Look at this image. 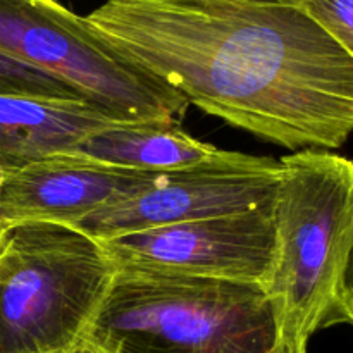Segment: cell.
I'll use <instances>...</instances> for the list:
<instances>
[{
	"label": "cell",
	"instance_id": "6da1fadb",
	"mask_svg": "<svg viewBox=\"0 0 353 353\" xmlns=\"http://www.w3.org/2000/svg\"><path fill=\"white\" fill-rule=\"evenodd\" d=\"M85 19L188 103L261 140L331 152L353 133V59L300 7L107 0Z\"/></svg>",
	"mask_w": 353,
	"mask_h": 353
},
{
	"label": "cell",
	"instance_id": "7a4b0ae2",
	"mask_svg": "<svg viewBox=\"0 0 353 353\" xmlns=\"http://www.w3.org/2000/svg\"><path fill=\"white\" fill-rule=\"evenodd\" d=\"M276 245L265 293L278 341L295 353L336 324L341 274L353 245V161L330 150H300L279 161Z\"/></svg>",
	"mask_w": 353,
	"mask_h": 353
},
{
	"label": "cell",
	"instance_id": "3957f363",
	"mask_svg": "<svg viewBox=\"0 0 353 353\" xmlns=\"http://www.w3.org/2000/svg\"><path fill=\"white\" fill-rule=\"evenodd\" d=\"M85 340L105 353H269L278 319L261 285L116 269Z\"/></svg>",
	"mask_w": 353,
	"mask_h": 353
},
{
	"label": "cell",
	"instance_id": "277c9868",
	"mask_svg": "<svg viewBox=\"0 0 353 353\" xmlns=\"http://www.w3.org/2000/svg\"><path fill=\"white\" fill-rule=\"evenodd\" d=\"M116 268L95 238L24 223L0 231V353H61L99 312Z\"/></svg>",
	"mask_w": 353,
	"mask_h": 353
},
{
	"label": "cell",
	"instance_id": "5b68a950",
	"mask_svg": "<svg viewBox=\"0 0 353 353\" xmlns=\"http://www.w3.org/2000/svg\"><path fill=\"white\" fill-rule=\"evenodd\" d=\"M0 52L74 86L123 123L178 121L190 105L57 0H0Z\"/></svg>",
	"mask_w": 353,
	"mask_h": 353
},
{
	"label": "cell",
	"instance_id": "8992f818",
	"mask_svg": "<svg viewBox=\"0 0 353 353\" xmlns=\"http://www.w3.org/2000/svg\"><path fill=\"white\" fill-rule=\"evenodd\" d=\"M279 171V161L226 150L216 161L162 172L157 181L100 207L71 228L100 241L248 212L274 200Z\"/></svg>",
	"mask_w": 353,
	"mask_h": 353
},
{
	"label": "cell",
	"instance_id": "52a82bcc",
	"mask_svg": "<svg viewBox=\"0 0 353 353\" xmlns=\"http://www.w3.org/2000/svg\"><path fill=\"white\" fill-rule=\"evenodd\" d=\"M116 269L254 283L274 259V200L241 214L190 221L100 240Z\"/></svg>",
	"mask_w": 353,
	"mask_h": 353
},
{
	"label": "cell",
	"instance_id": "ba28073f",
	"mask_svg": "<svg viewBox=\"0 0 353 353\" xmlns=\"http://www.w3.org/2000/svg\"><path fill=\"white\" fill-rule=\"evenodd\" d=\"M161 174L112 168L72 154L7 171L0 190V231L24 223L74 226Z\"/></svg>",
	"mask_w": 353,
	"mask_h": 353
},
{
	"label": "cell",
	"instance_id": "9c48e42d",
	"mask_svg": "<svg viewBox=\"0 0 353 353\" xmlns=\"http://www.w3.org/2000/svg\"><path fill=\"white\" fill-rule=\"evenodd\" d=\"M123 123L88 100L0 93V168L16 171L71 154L90 133Z\"/></svg>",
	"mask_w": 353,
	"mask_h": 353
},
{
	"label": "cell",
	"instance_id": "30bf717a",
	"mask_svg": "<svg viewBox=\"0 0 353 353\" xmlns=\"http://www.w3.org/2000/svg\"><path fill=\"white\" fill-rule=\"evenodd\" d=\"M224 152L190 137L178 121H141L100 128L71 154L131 171L172 172L216 161Z\"/></svg>",
	"mask_w": 353,
	"mask_h": 353
},
{
	"label": "cell",
	"instance_id": "8fae6325",
	"mask_svg": "<svg viewBox=\"0 0 353 353\" xmlns=\"http://www.w3.org/2000/svg\"><path fill=\"white\" fill-rule=\"evenodd\" d=\"M0 93L41 97V99L86 100L74 86L33 65L7 57L2 52H0Z\"/></svg>",
	"mask_w": 353,
	"mask_h": 353
},
{
	"label": "cell",
	"instance_id": "7c38bea8",
	"mask_svg": "<svg viewBox=\"0 0 353 353\" xmlns=\"http://www.w3.org/2000/svg\"><path fill=\"white\" fill-rule=\"evenodd\" d=\"M300 9L353 59V0H303Z\"/></svg>",
	"mask_w": 353,
	"mask_h": 353
},
{
	"label": "cell",
	"instance_id": "4fadbf2b",
	"mask_svg": "<svg viewBox=\"0 0 353 353\" xmlns=\"http://www.w3.org/2000/svg\"><path fill=\"white\" fill-rule=\"evenodd\" d=\"M336 324L353 326V245L338 286Z\"/></svg>",
	"mask_w": 353,
	"mask_h": 353
},
{
	"label": "cell",
	"instance_id": "5bb4252c",
	"mask_svg": "<svg viewBox=\"0 0 353 353\" xmlns=\"http://www.w3.org/2000/svg\"><path fill=\"white\" fill-rule=\"evenodd\" d=\"M234 2L255 3V6H286V7H300L303 0H234Z\"/></svg>",
	"mask_w": 353,
	"mask_h": 353
},
{
	"label": "cell",
	"instance_id": "9a60e30c",
	"mask_svg": "<svg viewBox=\"0 0 353 353\" xmlns=\"http://www.w3.org/2000/svg\"><path fill=\"white\" fill-rule=\"evenodd\" d=\"M61 353H105V352H102L99 347H95L93 343H90L88 340H83V341H79L78 345H74L72 348H69V350H64Z\"/></svg>",
	"mask_w": 353,
	"mask_h": 353
},
{
	"label": "cell",
	"instance_id": "2e32d148",
	"mask_svg": "<svg viewBox=\"0 0 353 353\" xmlns=\"http://www.w3.org/2000/svg\"><path fill=\"white\" fill-rule=\"evenodd\" d=\"M3 178H6V171H3V169L0 168V190H2V185H3Z\"/></svg>",
	"mask_w": 353,
	"mask_h": 353
}]
</instances>
